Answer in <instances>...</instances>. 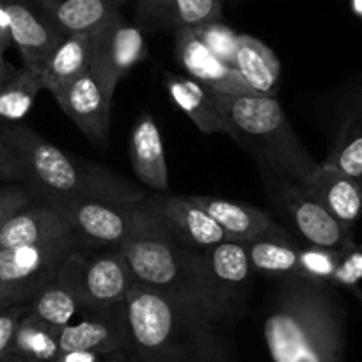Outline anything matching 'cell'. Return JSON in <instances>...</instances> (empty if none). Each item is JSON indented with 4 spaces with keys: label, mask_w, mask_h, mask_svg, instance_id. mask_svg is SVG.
<instances>
[{
    "label": "cell",
    "mask_w": 362,
    "mask_h": 362,
    "mask_svg": "<svg viewBox=\"0 0 362 362\" xmlns=\"http://www.w3.org/2000/svg\"><path fill=\"white\" fill-rule=\"evenodd\" d=\"M90 247L76 233L36 245L0 250V311L33 300L47 284L57 279L66 257Z\"/></svg>",
    "instance_id": "52a82bcc"
},
{
    "label": "cell",
    "mask_w": 362,
    "mask_h": 362,
    "mask_svg": "<svg viewBox=\"0 0 362 362\" xmlns=\"http://www.w3.org/2000/svg\"><path fill=\"white\" fill-rule=\"evenodd\" d=\"M105 362H151V361L134 354V351H121V354L109 355V358H107Z\"/></svg>",
    "instance_id": "74e56055"
},
{
    "label": "cell",
    "mask_w": 362,
    "mask_h": 362,
    "mask_svg": "<svg viewBox=\"0 0 362 362\" xmlns=\"http://www.w3.org/2000/svg\"><path fill=\"white\" fill-rule=\"evenodd\" d=\"M13 45L11 40V22H9V15L6 11V6L0 0V50L6 52Z\"/></svg>",
    "instance_id": "8d00e7d4"
},
{
    "label": "cell",
    "mask_w": 362,
    "mask_h": 362,
    "mask_svg": "<svg viewBox=\"0 0 362 362\" xmlns=\"http://www.w3.org/2000/svg\"><path fill=\"white\" fill-rule=\"evenodd\" d=\"M163 86L173 102L203 134L228 135V127L218 114L210 87L203 86L192 76L176 73H163Z\"/></svg>",
    "instance_id": "cb8c5ba5"
},
{
    "label": "cell",
    "mask_w": 362,
    "mask_h": 362,
    "mask_svg": "<svg viewBox=\"0 0 362 362\" xmlns=\"http://www.w3.org/2000/svg\"><path fill=\"white\" fill-rule=\"evenodd\" d=\"M272 281L263 316L272 362H343L346 318L332 284L305 276Z\"/></svg>",
    "instance_id": "6da1fadb"
},
{
    "label": "cell",
    "mask_w": 362,
    "mask_h": 362,
    "mask_svg": "<svg viewBox=\"0 0 362 362\" xmlns=\"http://www.w3.org/2000/svg\"><path fill=\"white\" fill-rule=\"evenodd\" d=\"M68 215L52 199L34 197L33 203L13 215L0 228V250L50 242L71 235Z\"/></svg>",
    "instance_id": "e0dca14e"
},
{
    "label": "cell",
    "mask_w": 362,
    "mask_h": 362,
    "mask_svg": "<svg viewBox=\"0 0 362 362\" xmlns=\"http://www.w3.org/2000/svg\"><path fill=\"white\" fill-rule=\"evenodd\" d=\"M0 137L23 162L25 185L34 197L141 203L149 194L139 183L100 163L62 151L27 124L0 123Z\"/></svg>",
    "instance_id": "3957f363"
},
{
    "label": "cell",
    "mask_w": 362,
    "mask_h": 362,
    "mask_svg": "<svg viewBox=\"0 0 362 362\" xmlns=\"http://www.w3.org/2000/svg\"><path fill=\"white\" fill-rule=\"evenodd\" d=\"M119 249L135 284L163 291L233 327L211 293L201 263V249L185 245L169 235L144 204L137 226Z\"/></svg>",
    "instance_id": "277c9868"
},
{
    "label": "cell",
    "mask_w": 362,
    "mask_h": 362,
    "mask_svg": "<svg viewBox=\"0 0 362 362\" xmlns=\"http://www.w3.org/2000/svg\"><path fill=\"white\" fill-rule=\"evenodd\" d=\"M61 330L27 313L20 322L13 343L16 362H55L61 355Z\"/></svg>",
    "instance_id": "83f0119b"
},
{
    "label": "cell",
    "mask_w": 362,
    "mask_h": 362,
    "mask_svg": "<svg viewBox=\"0 0 362 362\" xmlns=\"http://www.w3.org/2000/svg\"><path fill=\"white\" fill-rule=\"evenodd\" d=\"M0 181L9 183H23L27 181V173L23 162L16 155L15 149L0 137Z\"/></svg>",
    "instance_id": "e575fe53"
},
{
    "label": "cell",
    "mask_w": 362,
    "mask_h": 362,
    "mask_svg": "<svg viewBox=\"0 0 362 362\" xmlns=\"http://www.w3.org/2000/svg\"><path fill=\"white\" fill-rule=\"evenodd\" d=\"M174 50L189 76L224 95H257L238 71L215 57L194 34L192 27L174 30ZM263 96V95H261Z\"/></svg>",
    "instance_id": "9a60e30c"
},
{
    "label": "cell",
    "mask_w": 362,
    "mask_h": 362,
    "mask_svg": "<svg viewBox=\"0 0 362 362\" xmlns=\"http://www.w3.org/2000/svg\"><path fill=\"white\" fill-rule=\"evenodd\" d=\"M127 0H34L48 20L68 34H93L121 15Z\"/></svg>",
    "instance_id": "44dd1931"
},
{
    "label": "cell",
    "mask_w": 362,
    "mask_h": 362,
    "mask_svg": "<svg viewBox=\"0 0 362 362\" xmlns=\"http://www.w3.org/2000/svg\"><path fill=\"white\" fill-rule=\"evenodd\" d=\"M41 89H45L43 80L36 69L13 68L0 83V123H20L30 112Z\"/></svg>",
    "instance_id": "f1b7e54d"
},
{
    "label": "cell",
    "mask_w": 362,
    "mask_h": 362,
    "mask_svg": "<svg viewBox=\"0 0 362 362\" xmlns=\"http://www.w3.org/2000/svg\"><path fill=\"white\" fill-rule=\"evenodd\" d=\"M137 16L153 29L197 27L222 18V0H137Z\"/></svg>",
    "instance_id": "603a6c76"
},
{
    "label": "cell",
    "mask_w": 362,
    "mask_h": 362,
    "mask_svg": "<svg viewBox=\"0 0 362 362\" xmlns=\"http://www.w3.org/2000/svg\"><path fill=\"white\" fill-rule=\"evenodd\" d=\"M228 235L231 242H252L263 236L281 235L286 229L281 228L270 214L257 206L245 203L222 199L215 196H190Z\"/></svg>",
    "instance_id": "d6986e66"
},
{
    "label": "cell",
    "mask_w": 362,
    "mask_h": 362,
    "mask_svg": "<svg viewBox=\"0 0 362 362\" xmlns=\"http://www.w3.org/2000/svg\"><path fill=\"white\" fill-rule=\"evenodd\" d=\"M34 201V194L23 183H11L0 189V228L15 214Z\"/></svg>",
    "instance_id": "836d02e7"
},
{
    "label": "cell",
    "mask_w": 362,
    "mask_h": 362,
    "mask_svg": "<svg viewBox=\"0 0 362 362\" xmlns=\"http://www.w3.org/2000/svg\"><path fill=\"white\" fill-rule=\"evenodd\" d=\"M130 160L141 185L155 192L169 190L165 149H163L162 135L151 114H142L135 121L130 139Z\"/></svg>",
    "instance_id": "7402d4cb"
},
{
    "label": "cell",
    "mask_w": 362,
    "mask_h": 362,
    "mask_svg": "<svg viewBox=\"0 0 362 362\" xmlns=\"http://www.w3.org/2000/svg\"><path fill=\"white\" fill-rule=\"evenodd\" d=\"M325 162L362 187V80L344 98Z\"/></svg>",
    "instance_id": "ffe728a7"
},
{
    "label": "cell",
    "mask_w": 362,
    "mask_h": 362,
    "mask_svg": "<svg viewBox=\"0 0 362 362\" xmlns=\"http://www.w3.org/2000/svg\"><path fill=\"white\" fill-rule=\"evenodd\" d=\"M305 187L315 194L323 208L354 235L355 226L362 217V187L357 181L337 167L323 162L318 163Z\"/></svg>",
    "instance_id": "ac0fdd59"
},
{
    "label": "cell",
    "mask_w": 362,
    "mask_h": 362,
    "mask_svg": "<svg viewBox=\"0 0 362 362\" xmlns=\"http://www.w3.org/2000/svg\"><path fill=\"white\" fill-rule=\"evenodd\" d=\"M29 313V302L0 311V362H16L13 355L15 334L23 316Z\"/></svg>",
    "instance_id": "d6a6232c"
},
{
    "label": "cell",
    "mask_w": 362,
    "mask_h": 362,
    "mask_svg": "<svg viewBox=\"0 0 362 362\" xmlns=\"http://www.w3.org/2000/svg\"><path fill=\"white\" fill-rule=\"evenodd\" d=\"M344 250L322 249V247H302L300 249V276L309 279L322 281L327 284H336L337 270H339L341 259Z\"/></svg>",
    "instance_id": "1f68e13d"
},
{
    "label": "cell",
    "mask_w": 362,
    "mask_h": 362,
    "mask_svg": "<svg viewBox=\"0 0 362 362\" xmlns=\"http://www.w3.org/2000/svg\"><path fill=\"white\" fill-rule=\"evenodd\" d=\"M61 354L66 351H96L103 355L121 354L130 350L127 304L109 308L89 309L80 315L78 322H73L61 329L59 336Z\"/></svg>",
    "instance_id": "4fadbf2b"
},
{
    "label": "cell",
    "mask_w": 362,
    "mask_h": 362,
    "mask_svg": "<svg viewBox=\"0 0 362 362\" xmlns=\"http://www.w3.org/2000/svg\"><path fill=\"white\" fill-rule=\"evenodd\" d=\"M350 4L355 15H358L362 18V0H350Z\"/></svg>",
    "instance_id": "ab89813d"
},
{
    "label": "cell",
    "mask_w": 362,
    "mask_h": 362,
    "mask_svg": "<svg viewBox=\"0 0 362 362\" xmlns=\"http://www.w3.org/2000/svg\"><path fill=\"white\" fill-rule=\"evenodd\" d=\"M250 263L256 274L270 277L300 276V249L288 231L247 242Z\"/></svg>",
    "instance_id": "4316f807"
},
{
    "label": "cell",
    "mask_w": 362,
    "mask_h": 362,
    "mask_svg": "<svg viewBox=\"0 0 362 362\" xmlns=\"http://www.w3.org/2000/svg\"><path fill=\"white\" fill-rule=\"evenodd\" d=\"M57 279L75 293L82 313L124 302L135 284L119 245L73 250L62 263Z\"/></svg>",
    "instance_id": "8992f818"
},
{
    "label": "cell",
    "mask_w": 362,
    "mask_h": 362,
    "mask_svg": "<svg viewBox=\"0 0 362 362\" xmlns=\"http://www.w3.org/2000/svg\"><path fill=\"white\" fill-rule=\"evenodd\" d=\"M90 36L93 34H68L48 55L40 76L52 96L89 71Z\"/></svg>",
    "instance_id": "d4e9b609"
},
{
    "label": "cell",
    "mask_w": 362,
    "mask_h": 362,
    "mask_svg": "<svg viewBox=\"0 0 362 362\" xmlns=\"http://www.w3.org/2000/svg\"><path fill=\"white\" fill-rule=\"evenodd\" d=\"M236 71L257 95L277 96L281 62L270 47L249 34H238Z\"/></svg>",
    "instance_id": "484cf974"
},
{
    "label": "cell",
    "mask_w": 362,
    "mask_h": 362,
    "mask_svg": "<svg viewBox=\"0 0 362 362\" xmlns=\"http://www.w3.org/2000/svg\"><path fill=\"white\" fill-rule=\"evenodd\" d=\"M201 263L215 302L235 325L247 311L256 276L245 243L226 240L201 249Z\"/></svg>",
    "instance_id": "9c48e42d"
},
{
    "label": "cell",
    "mask_w": 362,
    "mask_h": 362,
    "mask_svg": "<svg viewBox=\"0 0 362 362\" xmlns=\"http://www.w3.org/2000/svg\"><path fill=\"white\" fill-rule=\"evenodd\" d=\"M194 34L201 43L217 59L236 69V48H238V34L226 25L222 20H214L203 25L192 27Z\"/></svg>",
    "instance_id": "4dcf8cb0"
},
{
    "label": "cell",
    "mask_w": 362,
    "mask_h": 362,
    "mask_svg": "<svg viewBox=\"0 0 362 362\" xmlns=\"http://www.w3.org/2000/svg\"><path fill=\"white\" fill-rule=\"evenodd\" d=\"M109 355L96 354V351H66L59 355L55 362H105Z\"/></svg>",
    "instance_id": "d590c367"
},
{
    "label": "cell",
    "mask_w": 362,
    "mask_h": 362,
    "mask_svg": "<svg viewBox=\"0 0 362 362\" xmlns=\"http://www.w3.org/2000/svg\"><path fill=\"white\" fill-rule=\"evenodd\" d=\"M142 204L169 235L194 249H206L229 240L221 226L190 196L148 194Z\"/></svg>",
    "instance_id": "7c38bea8"
},
{
    "label": "cell",
    "mask_w": 362,
    "mask_h": 362,
    "mask_svg": "<svg viewBox=\"0 0 362 362\" xmlns=\"http://www.w3.org/2000/svg\"><path fill=\"white\" fill-rule=\"evenodd\" d=\"M29 313L61 330L75 322L76 315H82V304L68 286L55 279L29 300Z\"/></svg>",
    "instance_id": "f546056e"
},
{
    "label": "cell",
    "mask_w": 362,
    "mask_h": 362,
    "mask_svg": "<svg viewBox=\"0 0 362 362\" xmlns=\"http://www.w3.org/2000/svg\"><path fill=\"white\" fill-rule=\"evenodd\" d=\"M268 197L297 229L308 245L332 250L355 249L354 235L346 231L302 183L259 170Z\"/></svg>",
    "instance_id": "ba28073f"
},
{
    "label": "cell",
    "mask_w": 362,
    "mask_h": 362,
    "mask_svg": "<svg viewBox=\"0 0 362 362\" xmlns=\"http://www.w3.org/2000/svg\"><path fill=\"white\" fill-rule=\"evenodd\" d=\"M228 135L256 162L257 170H270L305 185L318 162L291 128L277 96L224 95L211 89Z\"/></svg>",
    "instance_id": "5b68a950"
},
{
    "label": "cell",
    "mask_w": 362,
    "mask_h": 362,
    "mask_svg": "<svg viewBox=\"0 0 362 362\" xmlns=\"http://www.w3.org/2000/svg\"><path fill=\"white\" fill-rule=\"evenodd\" d=\"M124 304L128 351L151 362H235L231 327L194 305L141 284Z\"/></svg>",
    "instance_id": "7a4b0ae2"
},
{
    "label": "cell",
    "mask_w": 362,
    "mask_h": 362,
    "mask_svg": "<svg viewBox=\"0 0 362 362\" xmlns=\"http://www.w3.org/2000/svg\"><path fill=\"white\" fill-rule=\"evenodd\" d=\"M11 22V40L23 59V66L36 69L43 68L64 34L45 16L34 4V0H2Z\"/></svg>",
    "instance_id": "2e32d148"
},
{
    "label": "cell",
    "mask_w": 362,
    "mask_h": 362,
    "mask_svg": "<svg viewBox=\"0 0 362 362\" xmlns=\"http://www.w3.org/2000/svg\"><path fill=\"white\" fill-rule=\"evenodd\" d=\"M68 215L71 228L90 247L121 245L142 215L141 203L96 199H52Z\"/></svg>",
    "instance_id": "8fae6325"
},
{
    "label": "cell",
    "mask_w": 362,
    "mask_h": 362,
    "mask_svg": "<svg viewBox=\"0 0 362 362\" xmlns=\"http://www.w3.org/2000/svg\"><path fill=\"white\" fill-rule=\"evenodd\" d=\"M54 100L62 112L76 124L93 144L105 146L110 132L112 100L107 98L102 87L89 71L73 80L68 87L55 93Z\"/></svg>",
    "instance_id": "5bb4252c"
},
{
    "label": "cell",
    "mask_w": 362,
    "mask_h": 362,
    "mask_svg": "<svg viewBox=\"0 0 362 362\" xmlns=\"http://www.w3.org/2000/svg\"><path fill=\"white\" fill-rule=\"evenodd\" d=\"M148 55L141 27L117 15L90 36L89 73L107 98L114 100L117 83Z\"/></svg>",
    "instance_id": "30bf717a"
},
{
    "label": "cell",
    "mask_w": 362,
    "mask_h": 362,
    "mask_svg": "<svg viewBox=\"0 0 362 362\" xmlns=\"http://www.w3.org/2000/svg\"><path fill=\"white\" fill-rule=\"evenodd\" d=\"M13 68H15V66L9 64L8 61H6V62H0V83L4 82L6 78H8L9 73L13 71Z\"/></svg>",
    "instance_id": "f35d334b"
}]
</instances>
